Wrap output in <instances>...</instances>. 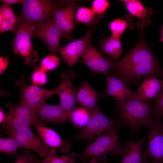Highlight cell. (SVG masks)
I'll return each instance as SVG.
<instances>
[{
  "label": "cell",
  "mask_w": 163,
  "mask_h": 163,
  "mask_svg": "<svg viewBox=\"0 0 163 163\" xmlns=\"http://www.w3.org/2000/svg\"><path fill=\"white\" fill-rule=\"evenodd\" d=\"M153 110L155 119L163 118V89L155 97Z\"/></svg>",
  "instance_id": "34"
},
{
  "label": "cell",
  "mask_w": 163,
  "mask_h": 163,
  "mask_svg": "<svg viewBox=\"0 0 163 163\" xmlns=\"http://www.w3.org/2000/svg\"><path fill=\"white\" fill-rule=\"evenodd\" d=\"M76 75V72L73 71L62 72L60 75L61 83L55 90L60 101L59 105L71 113L75 109L76 103L77 88L73 85Z\"/></svg>",
  "instance_id": "7"
},
{
  "label": "cell",
  "mask_w": 163,
  "mask_h": 163,
  "mask_svg": "<svg viewBox=\"0 0 163 163\" xmlns=\"http://www.w3.org/2000/svg\"><path fill=\"white\" fill-rule=\"evenodd\" d=\"M122 125L123 123L120 120L110 119L99 109L91 115L87 125L71 141L84 139L90 141L96 139L97 135L116 133Z\"/></svg>",
  "instance_id": "4"
},
{
  "label": "cell",
  "mask_w": 163,
  "mask_h": 163,
  "mask_svg": "<svg viewBox=\"0 0 163 163\" xmlns=\"http://www.w3.org/2000/svg\"><path fill=\"white\" fill-rule=\"evenodd\" d=\"M93 143L87 145L84 151L75 157L84 160L88 157L106 155L107 153L115 156L122 155L125 150L124 144L118 141L116 133L104 134L99 136Z\"/></svg>",
  "instance_id": "3"
},
{
  "label": "cell",
  "mask_w": 163,
  "mask_h": 163,
  "mask_svg": "<svg viewBox=\"0 0 163 163\" xmlns=\"http://www.w3.org/2000/svg\"><path fill=\"white\" fill-rule=\"evenodd\" d=\"M25 0H1L0 1L9 5L21 4L22 5L25 1Z\"/></svg>",
  "instance_id": "40"
},
{
  "label": "cell",
  "mask_w": 163,
  "mask_h": 163,
  "mask_svg": "<svg viewBox=\"0 0 163 163\" xmlns=\"http://www.w3.org/2000/svg\"><path fill=\"white\" fill-rule=\"evenodd\" d=\"M112 75L120 76L125 83L142 76L155 75L161 78L163 71L160 69L158 62H144L114 71Z\"/></svg>",
  "instance_id": "13"
},
{
  "label": "cell",
  "mask_w": 163,
  "mask_h": 163,
  "mask_svg": "<svg viewBox=\"0 0 163 163\" xmlns=\"http://www.w3.org/2000/svg\"><path fill=\"white\" fill-rule=\"evenodd\" d=\"M5 134L13 138L20 147L31 150L41 157L46 158L49 153L40 138L34 134L30 128L14 129L8 131Z\"/></svg>",
  "instance_id": "11"
},
{
  "label": "cell",
  "mask_w": 163,
  "mask_h": 163,
  "mask_svg": "<svg viewBox=\"0 0 163 163\" xmlns=\"http://www.w3.org/2000/svg\"><path fill=\"white\" fill-rule=\"evenodd\" d=\"M118 105L120 120L123 125L130 128L132 132L138 131L143 126L148 128L153 123V108L137 94Z\"/></svg>",
  "instance_id": "1"
},
{
  "label": "cell",
  "mask_w": 163,
  "mask_h": 163,
  "mask_svg": "<svg viewBox=\"0 0 163 163\" xmlns=\"http://www.w3.org/2000/svg\"><path fill=\"white\" fill-rule=\"evenodd\" d=\"M95 15L91 9L80 6L75 14V23L90 24L94 21Z\"/></svg>",
  "instance_id": "28"
},
{
  "label": "cell",
  "mask_w": 163,
  "mask_h": 163,
  "mask_svg": "<svg viewBox=\"0 0 163 163\" xmlns=\"http://www.w3.org/2000/svg\"><path fill=\"white\" fill-rule=\"evenodd\" d=\"M148 145L144 155L158 163H163V121L155 119L148 128Z\"/></svg>",
  "instance_id": "12"
},
{
  "label": "cell",
  "mask_w": 163,
  "mask_h": 163,
  "mask_svg": "<svg viewBox=\"0 0 163 163\" xmlns=\"http://www.w3.org/2000/svg\"><path fill=\"white\" fill-rule=\"evenodd\" d=\"M107 88L105 91L99 96L105 97L108 96L113 97L117 98L118 104L127 99L137 95L130 90L125 83L117 76L111 75L107 76L106 79Z\"/></svg>",
  "instance_id": "17"
},
{
  "label": "cell",
  "mask_w": 163,
  "mask_h": 163,
  "mask_svg": "<svg viewBox=\"0 0 163 163\" xmlns=\"http://www.w3.org/2000/svg\"><path fill=\"white\" fill-rule=\"evenodd\" d=\"M6 107L8 109L6 115L7 116L24 118L32 121L35 125L42 123L36 115L34 109L23 102L21 101L17 106H14L11 103H8Z\"/></svg>",
  "instance_id": "22"
},
{
  "label": "cell",
  "mask_w": 163,
  "mask_h": 163,
  "mask_svg": "<svg viewBox=\"0 0 163 163\" xmlns=\"http://www.w3.org/2000/svg\"><path fill=\"white\" fill-rule=\"evenodd\" d=\"M158 62L144 40L141 39L122 59L115 62L112 69L115 71L144 62Z\"/></svg>",
  "instance_id": "9"
},
{
  "label": "cell",
  "mask_w": 163,
  "mask_h": 163,
  "mask_svg": "<svg viewBox=\"0 0 163 163\" xmlns=\"http://www.w3.org/2000/svg\"><path fill=\"white\" fill-rule=\"evenodd\" d=\"M6 115H5L3 111L1 108L0 110V123L2 124L4 122L5 118Z\"/></svg>",
  "instance_id": "41"
},
{
  "label": "cell",
  "mask_w": 163,
  "mask_h": 163,
  "mask_svg": "<svg viewBox=\"0 0 163 163\" xmlns=\"http://www.w3.org/2000/svg\"><path fill=\"white\" fill-rule=\"evenodd\" d=\"M81 57L93 75L101 73L107 76V72L112 69L115 64L90 44L86 47Z\"/></svg>",
  "instance_id": "14"
},
{
  "label": "cell",
  "mask_w": 163,
  "mask_h": 163,
  "mask_svg": "<svg viewBox=\"0 0 163 163\" xmlns=\"http://www.w3.org/2000/svg\"><path fill=\"white\" fill-rule=\"evenodd\" d=\"M34 110L42 123L50 122L57 124L70 120L72 113L66 111L59 105H49L46 102L39 106Z\"/></svg>",
  "instance_id": "16"
},
{
  "label": "cell",
  "mask_w": 163,
  "mask_h": 163,
  "mask_svg": "<svg viewBox=\"0 0 163 163\" xmlns=\"http://www.w3.org/2000/svg\"><path fill=\"white\" fill-rule=\"evenodd\" d=\"M161 40L162 42H163V31H162V38H161Z\"/></svg>",
  "instance_id": "44"
},
{
  "label": "cell",
  "mask_w": 163,
  "mask_h": 163,
  "mask_svg": "<svg viewBox=\"0 0 163 163\" xmlns=\"http://www.w3.org/2000/svg\"><path fill=\"white\" fill-rule=\"evenodd\" d=\"M163 89V77L158 78L155 76L145 77L140 85L136 93L141 100L150 101L156 97Z\"/></svg>",
  "instance_id": "21"
},
{
  "label": "cell",
  "mask_w": 163,
  "mask_h": 163,
  "mask_svg": "<svg viewBox=\"0 0 163 163\" xmlns=\"http://www.w3.org/2000/svg\"><path fill=\"white\" fill-rule=\"evenodd\" d=\"M128 11L132 15L140 19L142 21L146 20L147 10L142 3L139 0H122Z\"/></svg>",
  "instance_id": "25"
},
{
  "label": "cell",
  "mask_w": 163,
  "mask_h": 163,
  "mask_svg": "<svg viewBox=\"0 0 163 163\" xmlns=\"http://www.w3.org/2000/svg\"><path fill=\"white\" fill-rule=\"evenodd\" d=\"M97 21L94 20L89 24L87 33L84 37L71 42L60 49L59 53L70 68L79 61V58L82 53L90 44Z\"/></svg>",
  "instance_id": "6"
},
{
  "label": "cell",
  "mask_w": 163,
  "mask_h": 163,
  "mask_svg": "<svg viewBox=\"0 0 163 163\" xmlns=\"http://www.w3.org/2000/svg\"><path fill=\"white\" fill-rule=\"evenodd\" d=\"M0 12L5 19L9 21L15 27L18 18L15 14L13 9L10 5L4 3L0 7Z\"/></svg>",
  "instance_id": "31"
},
{
  "label": "cell",
  "mask_w": 163,
  "mask_h": 163,
  "mask_svg": "<svg viewBox=\"0 0 163 163\" xmlns=\"http://www.w3.org/2000/svg\"><path fill=\"white\" fill-rule=\"evenodd\" d=\"M100 48L102 54H107L114 59L119 58L122 53L120 39L111 36L101 41Z\"/></svg>",
  "instance_id": "23"
},
{
  "label": "cell",
  "mask_w": 163,
  "mask_h": 163,
  "mask_svg": "<svg viewBox=\"0 0 163 163\" xmlns=\"http://www.w3.org/2000/svg\"><path fill=\"white\" fill-rule=\"evenodd\" d=\"M16 85L20 90L21 101L28 104L34 110L56 94L55 90L42 88L34 84L27 85L24 76L22 77Z\"/></svg>",
  "instance_id": "10"
},
{
  "label": "cell",
  "mask_w": 163,
  "mask_h": 163,
  "mask_svg": "<svg viewBox=\"0 0 163 163\" xmlns=\"http://www.w3.org/2000/svg\"><path fill=\"white\" fill-rule=\"evenodd\" d=\"M67 2V1L25 0L21 5V13L15 26L29 24L34 27L43 23L53 16L56 9L66 5Z\"/></svg>",
  "instance_id": "2"
},
{
  "label": "cell",
  "mask_w": 163,
  "mask_h": 163,
  "mask_svg": "<svg viewBox=\"0 0 163 163\" xmlns=\"http://www.w3.org/2000/svg\"><path fill=\"white\" fill-rule=\"evenodd\" d=\"M35 124L32 121L24 118L10 117L6 115L5 119L1 124L2 130L4 133L17 129L30 128L32 125Z\"/></svg>",
  "instance_id": "24"
},
{
  "label": "cell",
  "mask_w": 163,
  "mask_h": 163,
  "mask_svg": "<svg viewBox=\"0 0 163 163\" xmlns=\"http://www.w3.org/2000/svg\"><path fill=\"white\" fill-rule=\"evenodd\" d=\"M106 155L92 157L91 160L88 163H106Z\"/></svg>",
  "instance_id": "39"
},
{
  "label": "cell",
  "mask_w": 163,
  "mask_h": 163,
  "mask_svg": "<svg viewBox=\"0 0 163 163\" xmlns=\"http://www.w3.org/2000/svg\"><path fill=\"white\" fill-rule=\"evenodd\" d=\"M11 31L15 33V27L8 21L5 19L0 25V33L2 34L6 31Z\"/></svg>",
  "instance_id": "37"
},
{
  "label": "cell",
  "mask_w": 163,
  "mask_h": 163,
  "mask_svg": "<svg viewBox=\"0 0 163 163\" xmlns=\"http://www.w3.org/2000/svg\"><path fill=\"white\" fill-rule=\"evenodd\" d=\"M29 150L25 149L21 157L14 163H37L39 161L33 153H29Z\"/></svg>",
  "instance_id": "36"
},
{
  "label": "cell",
  "mask_w": 163,
  "mask_h": 163,
  "mask_svg": "<svg viewBox=\"0 0 163 163\" xmlns=\"http://www.w3.org/2000/svg\"><path fill=\"white\" fill-rule=\"evenodd\" d=\"M34 27L29 24L15 26V36L13 42L15 54L25 58V63L30 64L38 60L37 53L33 50L31 38Z\"/></svg>",
  "instance_id": "5"
},
{
  "label": "cell",
  "mask_w": 163,
  "mask_h": 163,
  "mask_svg": "<svg viewBox=\"0 0 163 163\" xmlns=\"http://www.w3.org/2000/svg\"><path fill=\"white\" fill-rule=\"evenodd\" d=\"M77 4L75 1H67L66 5L58 8L53 16L55 22L60 29L62 38L69 40L74 27V17Z\"/></svg>",
  "instance_id": "15"
},
{
  "label": "cell",
  "mask_w": 163,
  "mask_h": 163,
  "mask_svg": "<svg viewBox=\"0 0 163 163\" xmlns=\"http://www.w3.org/2000/svg\"><path fill=\"white\" fill-rule=\"evenodd\" d=\"M91 116L88 110L82 107L75 109L72 112L70 120L75 125L81 127L87 125Z\"/></svg>",
  "instance_id": "26"
},
{
  "label": "cell",
  "mask_w": 163,
  "mask_h": 163,
  "mask_svg": "<svg viewBox=\"0 0 163 163\" xmlns=\"http://www.w3.org/2000/svg\"><path fill=\"white\" fill-rule=\"evenodd\" d=\"M146 137L136 141H134L131 137L128 142L125 143L124 156L120 163H158L153 160L149 161L142 151Z\"/></svg>",
  "instance_id": "19"
},
{
  "label": "cell",
  "mask_w": 163,
  "mask_h": 163,
  "mask_svg": "<svg viewBox=\"0 0 163 163\" xmlns=\"http://www.w3.org/2000/svg\"><path fill=\"white\" fill-rule=\"evenodd\" d=\"M60 60L56 55L49 54L42 59L40 68L46 71L53 70L59 65Z\"/></svg>",
  "instance_id": "30"
},
{
  "label": "cell",
  "mask_w": 163,
  "mask_h": 163,
  "mask_svg": "<svg viewBox=\"0 0 163 163\" xmlns=\"http://www.w3.org/2000/svg\"><path fill=\"white\" fill-rule=\"evenodd\" d=\"M37 163H49V162L46 158H45L42 161H39Z\"/></svg>",
  "instance_id": "43"
},
{
  "label": "cell",
  "mask_w": 163,
  "mask_h": 163,
  "mask_svg": "<svg viewBox=\"0 0 163 163\" xmlns=\"http://www.w3.org/2000/svg\"><path fill=\"white\" fill-rule=\"evenodd\" d=\"M99 94L87 81L82 84L78 91L76 99L77 102L87 109L91 115L99 109L97 98Z\"/></svg>",
  "instance_id": "20"
},
{
  "label": "cell",
  "mask_w": 163,
  "mask_h": 163,
  "mask_svg": "<svg viewBox=\"0 0 163 163\" xmlns=\"http://www.w3.org/2000/svg\"><path fill=\"white\" fill-rule=\"evenodd\" d=\"M19 147L16 141L10 136L8 138L0 139V152L8 155H14L17 159L22 155L18 151Z\"/></svg>",
  "instance_id": "27"
},
{
  "label": "cell",
  "mask_w": 163,
  "mask_h": 163,
  "mask_svg": "<svg viewBox=\"0 0 163 163\" xmlns=\"http://www.w3.org/2000/svg\"><path fill=\"white\" fill-rule=\"evenodd\" d=\"M5 19L3 15L0 12V25L3 23Z\"/></svg>",
  "instance_id": "42"
},
{
  "label": "cell",
  "mask_w": 163,
  "mask_h": 163,
  "mask_svg": "<svg viewBox=\"0 0 163 163\" xmlns=\"http://www.w3.org/2000/svg\"><path fill=\"white\" fill-rule=\"evenodd\" d=\"M8 57H0V75L5 71L9 64Z\"/></svg>",
  "instance_id": "38"
},
{
  "label": "cell",
  "mask_w": 163,
  "mask_h": 163,
  "mask_svg": "<svg viewBox=\"0 0 163 163\" xmlns=\"http://www.w3.org/2000/svg\"><path fill=\"white\" fill-rule=\"evenodd\" d=\"M33 34L43 42L49 51V54L56 55L59 53L62 32L53 18L34 27Z\"/></svg>",
  "instance_id": "8"
},
{
  "label": "cell",
  "mask_w": 163,
  "mask_h": 163,
  "mask_svg": "<svg viewBox=\"0 0 163 163\" xmlns=\"http://www.w3.org/2000/svg\"><path fill=\"white\" fill-rule=\"evenodd\" d=\"M75 157L73 154L59 156L56 154L49 153L46 158L49 163H74Z\"/></svg>",
  "instance_id": "32"
},
{
  "label": "cell",
  "mask_w": 163,
  "mask_h": 163,
  "mask_svg": "<svg viewBox=\"0 0 163 163\" xmlns=\"http://www.w3.org/2000/svg\"><path fill=\"white\" fill-rule=\"evenodd\" d=\"M110 5L109 2L106 0H95L92 4L91 9L95 14H103Z\"/></svg>",
  "instance_id": "35"
},
{
  "label": "cell",
  "mask_w": 163,
  "mask_h": 163,
  "mask_svg": "<svg viewBox=\"0 0 163 163\" xmlns=\"http://www.w3.org/2000/svg\"><path fill=\"white\" fill-rule=\"evenodd\" d=\"M31 79L33 84L36 85L46 84L47 81L46 71L40 67L36 68L32 75Z\"/></svg>",
  "instance_id": "33"
},
{
  "label": "cell",
  "mask_w": 163,
  "mask_h": 163,
  "mask_svg": "<svg viewBox=\"0 0 163 163\" xmlns=\"http://www.w3.org/2000/svg\"><path fill=\"white\" fill-rule=\"evenodd\" d=\"M35 126L48 152L53 154L58 148H64L67 151L69 144H65L58 134L53 129L43 126L42 123L37 124Z\"/></svg>",
  "instance_id": "18"
},
{
  "label": "cell",
  "mask_w": 163,
  "mask_h": 163,
  "mask_svg": "<svg viewBox=\"0 0 163 163\" xmlns=\"http://www.w3.org/2000/svg\"><path fill=\"white\" fill-rule=\"evenodd\" d=\"M127 26V23L126 20L120 18L113 20L109 25L111 36L115 38L120 39Z\"/></svg>",
  "instance_id": "29"
}]
</instances>
